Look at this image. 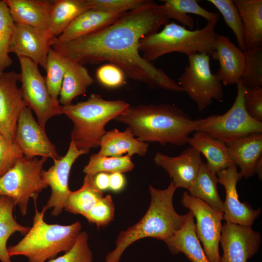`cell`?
Segmentation results:
<instances>
[{
  "mask_svg": "<svg viewBox=\"0 0 262 262\" xmlns=\"http://www.w3.org/2000/svg\"><path fill=\"white\" fill-rule=\"evenodd\" d=\"M169 20L160 5L146 0L98 32L66 42L55 38L51 47L70 61L82 65L108 62L118 66L126 76L151 88L181 93L177 82L139 52L140 40L157 32Z\"/></svg>",
  "mask_w": 262,
  "mask_h": 262,
  "instance_id": "obj_1",
  "label": "cell"
},
{
  "mask_svg": "<svg viewBox=\"0 0 262 262\" xmlns=\"http://www.w3.org/2000/svg\"><path fill=\"white\" fill-rule=\"evenodd\" d=\"M114 120L124 124L144 142L181 146L196 131L200 119L194 120L174 104L131 106Z\"/></svg>",
  "mask_w": 262,
  "mask_h": 262,
  "instance_id": "obj_2",
  "label": "cell"
},
{
  "mask_svg": "<svg viewBox=\"0 0 262 262\" xmlns=\"http://www.w3.org/2000/svg\"><path fill=\"white\" fill-rule=\"evenodd\" d=\"M177 189L171 181L164 189L149 185L150 203L147 212L138 222L119 233L115 247L107 255L105 262H120L125 249L137 240L151 237L164 241L183 227L189 213L182 215L175 211L173 198Z\"/></svg>",
  "mask_w": 262,
  "mask_h": 262,
  "instance_id": "obj_3",
  "label": "cell"
},
{
  "mask_svg": "<svg viewBox=\"0 0 262 262\" xmlns=\"http://www.w3.org/2000/svg\"><path fill=\"white\" fill-rule=\"evenodd\" d=\"M130 105L122 100H105L97 94H91L86 101L62 105V114L73 123L71 141L79 149L90 151L99 147L101 138L107 131L106 125Z\"/></svg>",
  "mask_w": 262,
  "mask_h": 262,
  "instance_id": "obj_4",
  "label": "cell"
},
{
  "mask_svg": "<svg viewBox=\"0 0 262 262\" xmlns=\"http://www.w3.org/2000/svg\"><path fill=\"white\" fill-rule=\"evenodd\" d=\"M33 226L16 245L8 248L9 257L24 256L29 262H45L59 253L66 252L74 245L82 229L76 221L70 225L48 224L44 221L46 211H39L34 200Z\"/></svg>",
  "mask_w": 262,
  "mask_h": 262,
  "instance_id": "obj_5",
  "label": "cell"
},
{
  "mask_svg": "<svg viewBox=\"0 0 262 262\" xmlns=\"http://www.w3.org/2000/svg\"><path fill=\"white\" fill-rule=\"evenodd\" d=\"M217 22H207L201 29L190 30L173 21L164 28L143 37L140 41L139 50L143 57L151 63L164 54L172 52L187 56L194 53L211 55L218 34L215 28Z\"/></svg>",
  "mask_w": 262,
  "mask_h": 262,
  "instance_id": "obj_6",
  "label": "cell"
},
{
  "mask_svg": "<svg viewBox=\"0 0 262 262\" xmlns=\"http://www.w3.org/2000/svg\"><path fill=\"white\" fill-rule=\"evenodd\" d=\"M47 159L23 156L0 177V196L12 198L22 215L27 213L30 198L37 200L38 194L47 188L42 180Z\"/></svg>",
  "mask_w": 262,
  "mask_h": 262,
  "instance_id": "obj_7",
  "label": "cell"
},
{
  "mask_svg": "<svg viewBox=\"0 0 262 262\" xmlns=\"http://www.w3.org/2000/svg\"><path fill=\"white\" fill-rule=\"evenodd\" d=\"M236 85V96L230 109L222 115L200 119L196 131L207 132L226 144L252 133L262 132V122L252 118L245 108V86L241 79Z\"/></svg>",
  "mask_w": 262,
  "mask_h": 262,
  "instance_id": "obj_8",
  "label": "cell"
},
{
  "mask_svg": "<svg viewBox=\"0 0 262 262\" xmlns=\"http://www.w3.org/2000/svg\"><path fill=\"white\" fill-rule=\"evenodd\" d=\"M189 64L179 79V85L203 111L213 100L223 97V84L216 74L212 72L210 55L194 53L188 56Z\"/></svg>",
  "mask_w": 262,
  "mask_h": 262,
  "instance_id": "obj_9",
  "label": "cell"
},
{
  "mask_svg": "<svg viewBox=\"0 0 262 262\" xmlns=\"http://www.w3.org/2000/svg\"><path fill=\"white\" fill-rule=\"evenodd\" d=\"M21 72L19 88L26 107L33 110L40 126L45 129L47 121L52 117L63 114L62 105L54 102L38 65L29 58L18 57Z\"/></svg>",
  "mask_w": 262,
  "mask_h": 262,
  "instance_id": "obj_10",
  "label": "cell"
},
{
  "mask_svg": "<svg viewBox=\"0 0 262 262\" xmlns=\"http://www.w3.org/2000/svg\"><path fill=\"white\" fill-rule=\"evenodd\" d=\"M181 202L196 219V235L203 246L204 251L210 262H219L221 256L219 244L221 238L223 213L213 209L202 200L184 191Z\"/></svg>",
  "mask_w": 262,
  "mask_h": 262,
  "instance_id": "obj_11",
  "label": "cell"
},
{
  "mask_svg": "<svg viewBox=\"0 0 262 262\" xmlns=\"http://www.w3.org/2000/svg\"><path fill=\"white\" fill-rule=\"evenodd\" d=\"M89 152L88 150L79 149L70 141L66 155L54 161L53 165L48 170H44L42 180L47 187H50L51 195L43 209L46 211L52 209L51 214L54 216L62 213L70 192L68 180L72 166L79 156Z\"/></svg>",
  "mask_w": 262,
  "mask_h": 262,
  "instance_id": "obj_12",
  "label": "cell"
},
{
  "mask_svg": "<svg viewBox=\"0 0 262 262\" xmlns=\"http://www.w3.org/2000/svg\"><path fill=\"white\" fill-rule=\"evenodd\" d=\"M15 143L23 156L33 159L36 156L50 158L54 161L61 159L55 146L34 119L32 110L26 107L21 112L17 123Z\"/></svg>",
  "mask_w": 262,
  "mask_h": 262,
  "instance_id": "obj_13",
  "label": "cell"
},
{
  "mask_svg": "<svg viewBox=\"0 0 262 262\" xmlns=\"http://www.w3.org/2000/svg\"><path fill=\"white\" fill-rule=\"evenodd\" d=\"M261 238L251 227L224 223L220 240L223 254L219 262H246L258 252Z\"/></svg>",
  "mask_w": 262,
  "mask_h": 262,
  "instance_id": "obj_14",
  "label": "cell"
},
{
  "mask_svg": "<svg viewBox=\"0 0 262 262\" xmlns=\"http://www.w3.org/2000/svg\"><path fill=\"white\" fill-rule=\"evenodd\" d=\"M19 74L14 71L0 72V133L15 143L19 116L26 107L17 82Z\"/></svg>",
  "mask_w": 262,
  "mask_h": 262,
  "instance_id": "obj_15",
  "label": "cell"
},
{
  "mask_svg": "<svg viewBox=\"0 0 262 262\" xmlns=\"http://www.w3.org/2000/svg\"><path fill=\"white\" fill-rule=\"evenodd\" d=\"M218 182L225 188L226 199L223 202V219L227 223L252 227L261 213V208L255 210L239 199L237 182L242 178L237 166L232 164L216 173Z\"/></svg>",
  "mask_w": 262,
  "mask_h": 262,
  "instance_id": "obj_16",
  "label": "cell"
},
{
  "mask_svg": "<svg viewBox=\"0 0 262 262\" xmlns=\"http://www.w3.org/2000/svg\"><path fill=\"white\" fill-rule=\"evenodd\" d=\"M53 39L46 31L15 22L9 52L29 58L45 70Z\"/></svg>",
  "mask_w": 262,
  "mask_h": 262,
  "instance_id": "obj_17",
  "label": "cell"
},
{
  "mask_svg": "<svg viewBox=\"0 0 262 262\" xmlns=\"http://www.w3.org/2000/svg\"><path fill=\"white\" fill-rule=\"evenodd\" d=\"M153 160L157 166L167 172L177 188L187 190L196 179L203 163L200 153L190 146L177 156L157 152Z\"/></svg>",
  "mask_w": 262,
  "mask_h": 262,
  "instance_id": "obj_18",
  "label": "cell"
},
{
  "mask_svg": "<svg viewBox=\"0 0 262 262\" xmlns=\"http://www.w3.org/2000/svg\"><path fill=\"white\" fill-rule=\"evenodd\" d=\"M211 55L219 62V68L216 74L222 84L226 86L237 84L245 68L244 52L229 36L218 34Z\"/></svg>",
  "mask_w": 262,
  "mask_h": 262,
  "instance_id": "obj_19",
  "label": "cell"
},
{
  "mask_svg": "<svg viewBox=\"0 0 262 262\" xmlns=\"http://www.w3.org/2000/svg\"><path fill=\"white\" fill-rule=\"evenodd\" d=\"M230 160L239 167L242 178L256 174L258 161L262 157V132L252 133L227 144Z\"/></svg>",
  "mask_w": 262,
  "mask_h": 262,
  "instance_id": "obj_20",
  "label": "cell"
},
{
  "mask_svg": "<svg viewBox=\"0 0 262 262\" xmlns=\"http://www.w3.org/2000/svg\"><path fill=\"white\" fill-rule=\"evenodd\" d=\"M125 13L88 10L74 20L55 39L68 42L98 32L115 22Z\"/></svg>",
  "mask_w": 262,
  "mask_h": 262,
  "instance_id": "obj_21",
  "label": "cell"
},
{
  "mask_svg": "<svg viewBox=\"0 0 262 262\" xmlns=\"http://www.w3.org/2000/svg\"><path fill=\"white\" fill-rule=\"evenodd\" d=\"M15 22L47 32L52 3L46 0H4Z\"/></svg>",
  "mask_w": 262,
  "mask_h": 262,
  "instance_id": "obj_22",
  "label": "cell"
},
{
  "mask_svg": "<svg viewBox=\"0 0 262 262\" xmlns=\"http://www.w3.org/2000/svg\"><path fill=\"white\" fill-rule=\"evenodd\" d=\"M149 144L138 140L128 126L124 131L116 129L106 131L101 138L98 154L112 157H120L126 154L132 156L137 154L145 156L148 151Z\"/></svg>",
  "mask_w": 262,
  "mask_h": 262,
  "instance_id": "obj_23",
  "label": "cell"
},
{
  "mask_svg": "<svg viewBox=\"0 0 262 262\" xmlns=\"http://www.w3.org/2000/svg\"><path fill=\"white\" fill-rule=\"evenodd\" d=\"M187 143L205 157L207 165L216 173L234 164L229 158L227 144L207 132L195 131Z\"/></svg>",
  "mask_w": 262,
  "mask_h": 262,
  "instance_id": "obj_24",
  "label": "cell"
},
{
  "mask_svg": "<svg viewBox=\"0 0 262 262\" xmlns=\"http://www.w3.org/2000/svg\"><path fill=\"white\" fill-rule=\"evenodd\" d=\"M189 213L183 227L164 242L173 254L182 253L191 262H210L196 235L194 216Z\"/></svg>",
  "mask_w": 262,
  "mask_h": 262,
  "instance_id": "obj_25",
  "label": "cell"
},
{
  "mask_svg": "<svg viewBox=\"0 0 262 262\" xmlns=\"http://www.w3.org/2000/svg\"><path fill=\"white\" fill-rule=\"evenodd\" d=\"M244 26L246 51L262 47V0H233Z\"/></svg>",
  "mask_w": 262,
  "mask_h": 262,
  "instance_id": "obj_26",
  "label": "cell"
},
{
  "mask_svg": "<svg viewBox=\"0 0 262 262\" xmlns=\"http://www.w3.org/2000/svg\"><path fill=\"white\" fill-rule=\"evenodd\" d=\"M53 1L49 28L47 31L51 39L58 37L78 16L90 9L87 0H56Z\"/></svg>",
  "mask_w": 262,
  "mask_h": 262,
  "instance_id": "obj_27",
  "label": "cell"
},
{
  "mask_svg": "<svg viewBox=\"0 0 262 262\" xmlns=\"http://www.w3.org/2000/svg\"><path fill=\"white\" fill-rule=\"evenodd\" d=\"M160 5L167 18L180 22L183 26L193 30L194 19L187 14L201 16L207 22H218L219 15L202 8L196 0H164Z\"/></svg>",
  "mask_w": 262,
  "mask_h": 262,
  "instance_id": "obj_28",
  "label": "cell"
},
{
  "mask_svg": "<svg viewBox=\"0 0 262 262\" xmlns=\"http://www.w3.org/2000/svg\"><path fill=\"white\" fill-rule=\"evenodd\" d=\"M94 80L83 65L71 61L64 77L59 102L62 106L72 104L76 97L84 94Z\"/></svg>",
  "mask_w": 262,
  "mask_h": 262,
  "instance_id": "obj_29",
  "label": "cell"
},
{
  "mask_svg": "<svg viewBox=\"0 0 262 262\" xmlns=\"http://www.w3.org/2000/svg\"><path fill=\"white\" fill-rule=\"evenodd\" d=\"M218 183L216 173L212 171L206 163H203L196 179L188 190V193L223 213V202L218 193Z\"/></svg>",
  "mask_w": 262,
  "mask_h": 262,
  "instance_id": "obj_30",
  "label": "cell"
},
{
  "mask_svg": "<svg viewBox=\"0 0 262 262\" xmlns=\"http://www.w3.org/2000/svg\"><path fill=\"white\" fill-rule=\"evenodd\" d=\"M16 206L14 200L7 196H0V260L12 262L8 255L7 242L14 233L19 232L25 235L30 227L19 224L13 215Z\"/></svg>",
  "mask_w": 262,
  "mask_h": 262,
  "instance_id": "obj_31",
  "label": "cell"
},
{
  "mask_svg": "<svg viewBox=\"0 0 262 262\" xmlns=\"http://www.w3.org/2000/svg\"><path fill=\"white\" fill-rule=\"evenodd\" d=\"M103 196V192L95 185L94 176L85 175L82 186L78 190L70 191L64 209L84 216Z\"/></svg>",
  "mask_w": 262,
  "mask_h": 262,
  "instance_id": "obj_32",
  "label": "cell"
},
{
  "mask_svg": "<svg viewBox=\"0 0 262 262\" xmlns=\"http://www.w3.org/2000/svg\"><path fill=\"white\" fill-rule=\"evenodd\" d=\"M71 61L50 48L47 58L45 80L49 92L54 102L60 104L58 96L66 70Z\"/></svg>",
  "mask_w": 262,
  "mask_h": 262,
  "instance_id": "obj_33",
  "label": "cell"
},
{
  "mask_svg": "<svg viewBox=\"0 0 262 262\" xmlns=\"http://www.w3.org/2000/svg\"><path fill=\"white\" fill-rule=\"evenodd\" d=\"M131 157L128 155L112 157L93 154L90 156L88 163L84 166L83 172L86 175L92 176L99 172L108 174L128 172L134 167Z\"/></svg>",
  "mask_w": 262,
  "mask_h": 262,
  "instance_id": "obj_34",
  "label": "cell"
},
{
  "mask_svg": "<svg viewBox=\"0 0 262 262\" xmlns=\"http://www.w3.org/2000/svg\"><path fill=\"white\" fill-rule=\"evenodd\" d=\"M15 22L4 0H0V72L10 66L13 60L9 55Z\"/></svg>",
  "mask_w": 262,
  "mask_h": 262,
  "instance_id": "obj_35",
  "label": "cell"
},
{
  "mask_svg": "<svg viewBox=\"0 0 262 262\" xmlns=\"http://www.w3.org/2000/svg\"><path fill=\"white\" fill-rule=\"evenodd\" d=\"M222 14L224 21L234 33L238 48L246 51L244 26L240 14L232 0H208Z\"/></svg>",
  "mask_w": 262,
  "mask_h": 262,
  "instance_id": "obj_36",
  "label": "cell"
},
{
  "mask_svg": "<svg viewBox=\"0 0 262 262\" xmlns=\"http://www.w3.org/2000/svg\"><path fill=\"white\" fill-rule=\"evenodd\" d=\"M244 52L245 66L241 80L246 87L262 86V47Z\"/></svg>",
  "mask_w": 262,
  "mask_h": 262,
  "instance_id": "obj_37",
  "label": "cell"
},
{
  "mask_svg": "<svg viewBox=\"0 0 262 262\" xmlns=\"http://www.w3.org/2000/svg\"><path fill=\"white\" fill-rule=\"evenodd\" d=\"M93 256L86 231H81L73 246L65 253L48 262H93Z\"/></svg>",
  "mask_w": 262,
  "mask_h": 262,
  "instance_id": "obj_38",
  "label": "cell"
},
{
  "mask_svg": "<svg viewBox=\"0 0 262 262\" xmlns=\"http://www.w3.org/2000/svg\"><path fill=\"white\" fill-rule=\"evenodd\" d=\"M115 209L112 196L107 195L99 199L83 216L98 227H103L113 220Z\"/></svg>",
  "mask_w": 262,
  "mask_h": 262,
  "instance_id": "obj_39",
  "label": "cell"
},
{
  "mask_svg": "<svg viewBox=\"0 0 262 262\" xmlns=\"http://www.w3.org/2000/svg\"><path fill=\"white\" fill-rule=\"evenodd\" d=\"M126 75L118 66L108 63L99 66L96 71V78L103 86L117 88L126 83Z\"/></svg>",
  "mask_w": 262,
  "mask_h": 262,
  "instance_id": "obj_40",
  "label": "cell"
},
{
  "mask_svg": "<svg viewBox=\"0 0 262 262\" xmlns=\"http://www.w3.org/2000/svg\"><path fill=\"white\" fill-rule=\"evenodd\" d=\"M146 0H87L90 9L126 13L143 5Z\"/></svg>",
  "mask_w": 262,
  "mask_h": 262,
  "instance_id": "obj_41",
  "label": "cell"
},
{
  "mask_svg": "<svg viewBox=\"0 0 262 262\" xmlns=\"http://www.w3.org/2000/svg\"><path fill=\"white\" fill-rule=\"evenodd\" d=\"M23 154L16 144L0 133V177L13 167Z\"/></svg>",
  "mask_w": 262,
  "mask_h": 262,
  "instance_id": "obj_42",
  "label": "cell"
},
{
  "mask_svg": "<svg viewBox=\"0 0 262 262\" xmlns=\"http://www.w3.org/2000/svg\"><path fill=\"white\" fill-rule=\"evenodd\" d=\"M244 104L248 114L262 122V87L245 86Z\"/></svg>",
  "mask_w": 262,
  "mask_h": 262,
  "instance_id": "obj_43",
  "label": "cell"
},
{
  "mask_svg": "<svg viewBox=\"0 0 262 262\" xmlns=\"http://www.w3.org/2000/svg\"><path fill=\"white\" fill-rule=\"evenodd\" d=\"M126 184V180L123 173H114L109 175V189L114 192L122 191Z\"/></svg>",
  "mask_w": 262,
  "mask_h": 262,
  "instance_id": "obj_44",
  "label": "cell"
},
{
  "mask_svg": "<svg viewBox=\"0 0 262 262\" xmlns=\"http://www.w3.org/2000/svg\"><path fill=\"white\" fill-rule=\"evenodd\" d=\"M110 174L105 172H99L94 176V182L96 187L100 191L107 190L109 187Z\"/></svg>",
  "mask_w": 262,
  "mask_h": 262,
  "instance_id": "obj_45",
  "label": "cell"
},
{
  "mask_svg": "<svg viewBox=\"0 0 262 262\" xmlns=\"http://www.w3.org/2000/svg\"><path fill=\"white\" fill-rule=\"evenodd\" d=\"M256 174L261 180L262 178V157L260 158L256 164Z\"/></svg>",
  "mask_w": 262,
  "mask_h": 262,
  "instance_id": "obj_46",
  "label": "cell"
}]
</instances>
